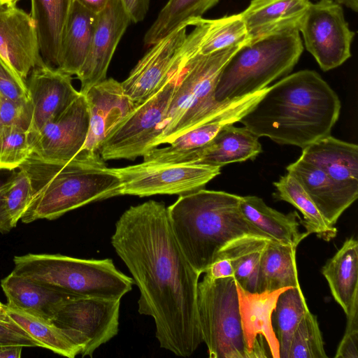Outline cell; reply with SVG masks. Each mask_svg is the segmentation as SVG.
Segmentation results:
<instances>
[{
    "instance_id": "obj_26",
    "label": "cell",
    "mask_w": 358,
    "mask_h": 358,
    "mask_svg": "<svg viewBox=\"0 0 358 358\" xmlns=\"http://www.w3.org/2000/svg\"><path fill=\"white\" fill-rule=\"evenodd\" d=\"M8 308L50 321L59 306L75 296L34 283L11 272L1 280Z\"/></svg>"
},
{
    "instance_id": "obj_45",
    "label": "cell",
    "mask_w": 358,
    "mask_h": 358,
    "mask_svg": "<svg viewBox=\"0 0 358 358\" xmlns=\"http://www.w3.org/2000/svg\"><path fill=\"white\" fill-rule=\"evenodd\" d=\"M205 275L211 279L234 277L232 264L228 259H217L205 272Z\"/></svg>"
},
{
    "instance_id": "obj_7",
    "label": "cell",
    "mask_w": 358,
    "mask_h": 358,
    "mask_svg": "<svg viewBox=\"0 0 358 358\" xmlns=\"http://www.w3.org/2000/svg\"><path fill=\"white\" fill-rule=\"evenodd\" d=\"M242 46L229 47L206 55H196L189 59L177 83L161 132L152 149L170 143L227 106L231 100L217 101L215 90L223 67Z\"/></svg>"
},
{
    "instance_id": "obj_34",
    "label": "cell",
    "mask_w": 358,
    "mask_h": 358,
    "mask_svg": "<svg viewBox=\"0 0 358 358\" xmlns=\"http://www.w3.org/2000/svg\"><path fill=\"white\" fill-rule=\"evenodd\" d=\"M308 310L301 288H285L278 295L271 321L278 343L279 358H288L292 336Z\"/></svg>"
},
{
    "instance_id": "obj_49",
    "label": "cell",
    "mask_w": 358,
    "mask_h": 358,
    "mask_svg": "<svg viewBox=\"0 0 358 358\" xmlns=\"http://www.w3.org/2000/svg\"><path fill=\"white\" fill-rule=\"evenodd\" d=\"M341 5L345 6L355 12L358 11V0H334Z\"/></svg>"
},
{
    "instance_id": "obj_12",
    "label": "cell",
    "mask_w": 358,
    "mask_h": 358,
    "mask_svg": "<svg viewBox=\"0 0 358 358\" xmlns=\"http://www.w3.org/2000/svg\"><path fill=\"white\" fill-rule=\"evenodd\" d=\"M299 32L324 71L341 66L351 56L355 33L345 20L342 6L334 0L310 3Z\"/></svg>"
},
{
    "instance_id": "obj_48",
    "label": "cell",
    "mask_w": 358,
    "mask_h": 358,
    "mask_svg": "<svg viewBox=\"0 0 358 358\" xmlns=\"http://www.w3.org/2000/svg\"><path fill=\"white\" fill-rule=\"evenodd\" d=\"M23 347L7 345L0 347V358H20Z\"/></svg>"
},
{
    "instance_id": "obj_46",
    "label": "cell",
    "mask_w": 358,
    "mask_h": 358,
    "mask_svg": "<svg viewBox=\"0 0 358 358\" xmlns=\"http://www.w3.org/2000/svg\"><path fill=\"white\" fill-rule=\"evenodd\" d=\"M14 170H6L0 169V188L3 184L12 175ZM13 228L11 227L2 208L1 196H0V233L6 234Z\"/></svg>"
},
{
    "instance_id": "obj_20",
    "label": "cell",
    "mask_w": 358,
    "mask_h": 358,
    "mask_svg": "<svg viewBox=\"0 0 358 358\" xmlns=\"http://www.w3.org/2000/svg\"><path fill=\"white\" fill-rule=\"evenodd\" d=\"M262 152L259 137L245 127H222L207 144L176 155L160 163H193L221 168L234 162L254 159Z\"/></svg>"
},
{
    "instance_id": "obj_36",
    "label": "cell",
    "mask_w": 358,
    "mask_h": 358,
    "mask_svg": "<svg viewBox=\"0 0 358 358\" xmlns=\"http://www.w3.org/2000/svg\"><path fill=\"white\" fill-rule=\"evenodd\" d=\"M250 42V36L241 13L207 20L198 55H206L229 47L244 45Z\"/></svg>"
},
{
    "instance_id": "obj_4",
    "label": "cell",
    "mask_w": 358,
    "mask_h": 358,
    "mask_svg": "<svg viewBox=\"0 0 358 358\" xmlns=\"http://www.w3.org/2000/svg\"><path fill=\"white\" fill-rule=\"evenodd\" d=\"M240 201L241 196L201 188L180 195L167 207L174 236L199 274L205 273L220 250L234 239L255 236L273 240L244 216Z\"/></svg>"
},
{
    "instance_id": "obj_22",
    "label": "cell",
    "mask_w": 358,
    "mask_h": 358,
    "mask_svg": "<svg viewBox=\"0 0 358 358\" xmlns=\"http://www.w3.org/2000/svg\"><path fill=\"white\" fill-rule=\"evenodd\" d=\"M308 193L326 220L334 226L358 196V189L343 185L300 157L286 168Z\"/></svg>"
},
{
    "instance_id": "obj_14",
    "label": "cell",
    "mask_w": 358,
    "mask_h": 358,
    "mask_svg": "<svg viewBox=\"0 0 358 358\" xmlns=\"http://www.w3.org/2000/svg\"><path fill=\"white\" fill-rule=\"evenodd\" d=\"M130 23L120 0H110L104 10L97 14L90 50L77 75L81 94H85L106 78L117 46Z\"/></svg>"
},
{
    "instance_id": "obj_41",
    "label": "cell",
    "mask_w": 358,
    "mask_h": 358,
    "mask_svg": "<svg viewBox=\"0 0 358 358\" xmlns=\"http://www.w3.org/2000/svg\"><path fill=\"white\" fill-rule=\"evenodd\" d=\"M33 108L29 101H14L1 96L0 124L12 125L28 131L32 120Z\"/></svg>"
},
{
    "instance_id": "obj_3",
    "label": "cell",
    "mask_w": 358,
    "mask_h": 358,
    "mask_svg": "<svg viewBox=\"0 0 358 358\" xmlns=\"http://www.w3.org/2000/svg\"><path fill=\"white\" fill-rule=\"evenodd\" d=\"M19 168L29 177L31 197L24 224L52 220L92 202L122 195V183L99 153L79 152L71 161L53 163L30 156Z\"/></svg>"
},
{
    "instance_id": "obj_42",
    "label": "cell",
    "mask_w": 358,
    "mask_h": 358,
    "mask_svg": "<svg viewBox=\"0 0 358 358\" xmlns=\"http://www.w3.org/2000/svg\"><path fill=\"white\" fill-rule=\"evenodd\" d=\"M346 316L345 331L338 345L335 357L358 358V298L355 300Z\"/></svg>"
},
{
    "instance_id": "obj_6",
    "label": "cell",
    "mask_w": 358,
    "mask_h": 358,
    "mask_svg": "<svg viewBox=\"0 0 358 358\" xmlns=\"http://www.w3.org/2000/svg\"><path fill=\"white\" fill-rule=\"evenodd\" d=\"M299 31L270 36L240 48L223 67L215 98L224 102L269 86L293 70L303 52Z\"/></svg>"
},
{
    "instance_id": "obj_38",
    "label": "cell",
    "mask_w": 358,
    "mask_h": 358,
    "mask_svg": "<svg viewBox=\"0 0 358 358\" xmlns=\"http://www.w3.org/2000/svg\"><path fill=\"white\" fill-rule=\"evenodd\" d=\"M317 317L308 310L291 341L288 358H327Z\"/></svg>"
},
{
    "instance_id": "obj_2",
    "label": "cell",
    "mask_w": 358,
    "mask_h": 358,
    "mask_svg": "<svg viewBox=\"0 0 358 358\" xmlns=\"http://www.w3.org/2000/svg\"><path fill=\"white\" fill-rule=\"evenodd\" d=\"M341 104L316 71L301 70L273 85L239 120L259 137L303 148L331 135Z\"/></svg>"
},
{
    "instance_id": "obj_18",
    "label": "cell",
    "mask_w": 358,
    "mask_h": 358,
    "mask_svg": "<svg viewBox=\"0 0 358 358\" xmlns=\"http://www.w3.org/2000/svg\"><path fill=\"white\" fill-rule=\"evenodd\" d=\"M26 82L33 108L27 131L31 143L44 125L65 110L80 92L73 86L71 76L46 64L33 69Z\"/></svg>"
},
{
    "instance_id": "obj_9",
    "label": "cell",
    "mask_w": 358,
    "mask_h": 358,
    "mask_svg": "<svg viewBox=\"0 0 358 358\" xmlns=\"http://www.w3.org/2000/svg\"><path fill=\"white\" fill-rule=\"evenodd\" d=\"M188 62L182 57L174 63L164 85L138 105L103 141L99 154L104 160H134L152 149L162 129L177 83Z\"/></svg>"
},
{
    "instance_id": "obj_35",
    "label": "cell",
    "mask_w": 358,
    "mask_h": 358,
    "mask_svg": "<svg viewBox=\"0 0 358 358\" xmlns=\"http://www.w3.org/2000/svg\"><path fill=\"white\" fill-rule=\"evenodd\" d=\"M7 313L10 320L23 328L41 348L69 358L80 354V348L50 321L8 306Z\"/></svg>"
},
{
    "instance_id": "obj_5",
    "label": "cell",
    "mask_w": 358,
    "mask_h": 358,
    "mask_svg": "<svg viewBox=\"0 0 358 358\" xmlns=\"http://www.w3.org/2000/svg\"><path fill=\"white\" fill-rule=\"evenodd\" d=\"M13 273L34 283L75 296L121 300L133 278L110 259H86L59 254H27L13 258Z\"/></svg>"
},
{
    "instance_id": "obj_29",
    "label": "cell",
    "mask_w": 358,
    "mask_h": 358,
    "mask_svg": "<svg viewBox=\"0 0 358 358\" xmlns=\"http://www.w3.org/2000/svg\"><path fill=\"white\" fill-rule=\"evenodd\" d=\"M240 207L244 216L273 240L297 248L309 234L300 232L296 211L283 214L267 206L256 196H241Z\"/></svg>"
},
{
    "instance_id": "obj_31",
    "label": "cell",
    "mask_w": 358,
    "mask_h": 358,
    "mask_svg": "<svg viewBox=\"0 0 358 358\" xmlns=\"http://www.w3.org/2000/svg\"><path fill=\"white\" fill-rule=\"evenodd\" d=\"M268 241L255 236L234 239L220 250L215 261L229 259L236 283L249 292H257L262 255Z\"/></svg>"
},
{
    "instance_id": "obj_32",
    "label": "cell",
    "mask_w": 358,
    "mask_h": 358,
    "mask_svg": "<svg viewBox=\"0 0 358 358\" xmlns=\"http://www.w3.org/2000/svg\"><path fill=\"white\" fill-rule=\"evenodd\" d=\"M273 185L275 199L289 203L301 213L303 219L301 223L308 234H315L326 241L336 237V228L326 220L295 177L287 172Z\"/></svg>"
},
{
    "instance_id": "obj_40",
    "label": "cell",
    "mask_w": 358,
    "mask_h": 358,
    "mask_svg": "<svg viewBox=\"0 0 358 358\" xmlns=\"http://www.w3.org/2000/svg\"><path fill=\"white\" fill-rule=\"evenodd\" d=\"M0 95L14 101L31 100L27 82L0 57Z\"/></svg>"
},
{
    "instance_id": "obj_53",
    "label": "cell",
    "mask_w": 358,
    "mask_h": 358,
    "mask_svg": "<svg viewBox=\"0 0 358 358\" xmlns=\"http://www.w3.org/2000/svg\"><path fill=\"white\" fill-rule=\"evenodd\" d=\"M0 106H1V95H0Z\"/></svg>"
},
{
    "instance_id": "obj_33",
    "label": "cell",
    "mask_w": 358,
    "mask_h": 358,
    "mask_svg": "<svg viewBox=\"0 0 358 358\" xmlns=\"http://www.w3.org/2000/svg\"><path fill=\"white\" fill-rule=\"evenodd\" d=\"M220 0H169L146 31L143 42L150 47L183 24L194 22L215 6Z\"/></svg>"
},
{
    "instance_id": "obj_10",
    "label": "cell",
    "mask_w": 358,
    "mask_h": 358,
    "mask_svg": "<svg viewBox=\"0 0 358 358\" xmlns=\"http://www.w3.org/2000/svg\"><path fill=\"white\" fill-rule=\"evenodd\" d=\"M120 301L72 296L59 306L50 322L80 348L82 357H92L117 334Z\"/></svg>"
},
{
    "instance_id": "obj_51",
    "label": "cell",
    "mask_w": 358,
    "mask_h": 358,
    "mask_svg": "<svg viewBox=\"0 0 358 358\" xmlns=\"http://www.w3.org/2000/svg\"><path fill=\"white\" fill-rule=\"evenodd\" d=\"M20 0H6V6L7 7H13V6H16V3L19 1Z\"/></svg>"
},
{
    "instance_id": "obj_25",
    "label": "cell",
    "mask_w": 358,
    "mask_h": 358,
    "mask_svg": "<svg viewBox=\"0 0 358 358\" xmlns=\"http://www.w3.org/2000/svg\"><path fill=\"white\" fill-rule=\"evenodd\" d=\"M96 18L97 14L73 0L62 34L57 69L78 75L88 55Z\"/></svg>"
},
{
    "instance_id": "obj_1",
    "label": "cell",
    "mask_w": 358,
    "mask_h": 358,
    "mask_svg": "<svg viewBox=\"0 0 358 358\" xmlns=\"http://www.w3.org/2000/svg\"><path fill=\"white\" fill-rule=\"evenodd\" d=\"M111 243L139 289L138 313L154 319L160 348L191 356L202 342L200 274L174 236L167 207L154 200L130 206L117 221Z\"/></svg>"
},
{
    "instance_id": "obj_52",
    "label": "cell",
    "mask_w": 358,
    "mask_h": 358,
    "mask_svg": "<svg viewBox=\"0 0 358 358\" xmlns=\"http://www.w3.org/2000/svg\"><path fill=\"white\" fill-rule=\"evenodd\" d=\"M2 6H4V5H2L1 3H0V7Z\"/></svg>"
},
{
    "instance_id": "obj_44",
    "label": "cell",
    "mask_w": 358,
    "mask_h": 358,
    "mask_svg": "<svg viewBox=\"0 0 358 358\" xmlns=\"http://www.w3.org/2000/svg\"><path fill=\"white\" fill-rule=\"evenodd\" d=\"M151 0H120L133 23L142 22L149 10Z\"/></svg>"
},
{
    "instance_id": "obj_11",
    "label": "cell",
    "mask_w": 358,
    "mask_h": 358,
    "mask_svg": "<svg viewBox=\"0 0 358 358\" xmlns=\"http://www.w3.org/2000/svg\"><path fill=\"white\" fill-rule=\"evenodd\" d=\"M122 183V195H182L203 188L220 175V168L193 163L143 162L113 168Z\"/></svg>"
},
{
    "instance_id": "obj_16",
    "label": "cell",
    "mask_w": 358,
    "mask_h": 358,
    "mask_svg": "<svg viewBox=\"0 0 358 358\" xmlns=\"http://www.w3.org/2000/svg\"><path fill=\"white\" fill-rule=\"evenodd\" d=\"M84 95L90 123L79 152L99 153L103 141L138 106L124 94L121 83L113 78L92 86Z\"/></svg>"
},
{
    "instance_id": "obj_47",
    "label": "cell",
    "mask_w": 358,
    "mask_h": 358,
    "mask_svg": "<svg viewBox=\"0 0 358 358\" xmlns=\"http://www.w3.org/2000/svg\"><path fill=\"white\" fill-rule=\"evenodd\" d=\"M90 11L99 14L108 5L110 0H76Z\"/></svg>"
},
{
    "instance_id": "obj_13",
    "label": "cell",
    "mask_w": 358,
    "mask_h": 358,
    "mask_svg": "<svg viewBox=\"0 0 358 358\" xmlns=\"http://www.w3.org/2000/svg\"><path fill=\"white\" fill-rule=\"evenodd\" d=\"M89 123L86 99L80 93L65 110L45 124L33 138L30 156L47 162L71 161L86 141Z\"/></svg>"
},
{
    "instance_id": "obj_24",
    "label": "cell",
    "mask_w": 358,
    "mask_h": 358,
    "mask_svg": "<svg viewBox=\"0 0 358 358\" xmlns=\"http://www.w3.org/2000/svg\"><path fill=\"white\" fill-rule=\"evenodd\" d=\"M300 158L334 181L358 189V146L329 135L302 148Z\"/></svg>"
},
{
    "instance_id": "obj_8",
    "label": "cell",
    "mask_w": 358,
    "mask_h": 358,
    "mask_svg": "<svg viewBox=\"0 0 358 358\" xmlns=\"http://www.w3.org/2000/svg\"><path fill=\"white\" fill-rule=\"evenodd\" d=\"M197 309L202 338L211 358H248L236 282L233 276L198 283Z\"/></svg>"
},
{
    "instance_id": "obj_37",
    "label": "cell",
    "mask_w": 358,
    "mask_h": 358,
    "mask_svg": "<svg viewBox=\"0 0 358 358\" xmlns=\"http://www.w3.org/2000/svg\"><path fill=\"white\" fill-rule=\"evenodd\" d=\"M0 188L3 210L11 226L15 227L21 220L30 199L31 185L26 171L18 168Z\"/></svg>"
},
{
    "instance_id": "obj_15",
    "label": "cell",
    "mask_w": 358,
    "mask_h": 358,
    "mask_svg": "<svg viewBox=\"0 0 358 358\" xmlns=\"http://www.w3.org/2000/svg\"><path fill=\"white\" fill-rule=\"evenodd\" d=\"M183 24L152 45L121 83L124 94L137 106L152 96L166 81L176 54L185 39Z\"/></svg>"
},
{
    "instance_id": "obj_27",
    "label": "cell",
    "mask_w": 358,
    "mask_h": 358,
    "mask_svg": "<svg viewBox=\"0 0 358 358\" xmlns=\"http://www.w3.org/2000/svg\"><path fill=\"white\" fill-rule=\"evenodd\" d=\"M73 0H31V17L36 25L44 62L57 69L63 31Z\"/></svg>"
},
{
    "instance_id": "obj_50",
    "label": "cell",
    "mask_w": 358,
    "mask_h": 358,
    "mask_svg": "<svg viewBox=\"0 0 358 358\" xmlns=\"http://www.w3.org/2000/svg\"><path fill=\"white\" fill-rule=\"evenodd\" d=\"M0 321L10 322L11 320L7 313V306L0 301Z\"/></svg>"
},
{
    "instance_id": "obj_28",
    "label": "cell",
    "mask_w": 358,
    "mask_h": 358,
    "mask_svg": "<svg viewBox=\"0 0 358 358\" xmlns=\"http://www.w3.org/2000/svg\"><path fill=\"white\" fill-rule=\"evenodd\" d=\"M322 273L334 299L348 314L358 298V242L354 237L345 240L322 267Z\"/></svg>"
},
{
    "instance_id": "obj_17",
    "label": "cell",
    "mask_w": 358,
    "mask_h": 358,
    "mask_svg": "<svg viewBox=\"0 0 358 358\" xmlns=\"http://www.w3.org/2000/svg\"><path fill=\"white\" fill-rule=\"evenodd\" d=\"M0 57L24 80L45 64L31 15L16 6L0 7Z\"/></svg>"
},
{
    "instance_id": "obj_39",
    "label": "cell",
    "mask_w": 358,
    "mask_h": 358,
    "mask_svg": "<svg viewBox=\"0 0 358 358\" xmlns=\"http://www.w3.org/2000/svg\"><path fill=\"white\" fill-rule=\"evenodd\" d=\"M32 152L27 131L0 124V169H18Z\"/></svg>"
},
{
    "instance_id": "obj_19",
    "label": "cell",
    "mask_w": 358,
    "mask_h": 358,
    "mask_svg": "<svg viewBox=\"0 0 358 358\" xmlns=\"http://www.w3.org/2000/svg\"><path fill=\"white\" fill-rule=\"evenodd\" d=\"M241 324L248 358H279L277 338L272 327V313L278 295L285 288L271 292H249L237 283Z\"/></svg>"
},
{
    "instance_id": "obj_30",
    "label": "cell",
    "mask_w": 358,
    "mask_h": 358,
    "mask_svg": "<svg viewBox=\"0 0 358 358\" xmlns=\"http://www.w3.org/2000/svg\"><path fill=\"white\" fill-rule=\"evenodd\" d=\"M296 248L269 240L261 259L257 292L301 288L296 262Z\"/></svg>"
},
{
    "instance_id": "obj_43",
    "label": "cell",
    "mask_w": 358,
    "mask_h": 358,
    "mask_svg": "<svg viewBox=\"0 0 358 358\" xmlns=\"http://www.w3.org/2000/svg\"><path fill=\"white\" fill-rule=\"evenodd\" d=\"M7 345L41 348V345L35 339L13 320L0 321V347Z\"/></svg>"
},
{
    "instance_id": "obj_23",
    "label": "cell",
    "mask_w": 358,
    "mask_h": 358,
    "mask_svg": "<svg viewBox=\"0 0 358 358\" xmlns=\"http://www.w3.org/2000/svg\"><path fill=\"white\" fill-rule=\"evenodd\" d=\"M309 0H251L242 13L250 42L299 31L310 4Z\"/></svg>"
},
{
    "instance_id": "obj_21",
    "label": "cell",
    "mask_w": 358,
    "mask_h": 358,
    "mask_svg": "<svg viewBox=\"0 0 358 358\" xmlns=\"http://www.w3.org/2000/svg\"><path fill=\"white\" fill-rule=\"evenodd\" d=\"M268 87L231 100L215 116L179 136L169 143L170 145L148 150L143 156V161L162 162L171 156L203 146L211 141L222 127L239 122L266 92Z\"/></svg>"
}]
</instances>
